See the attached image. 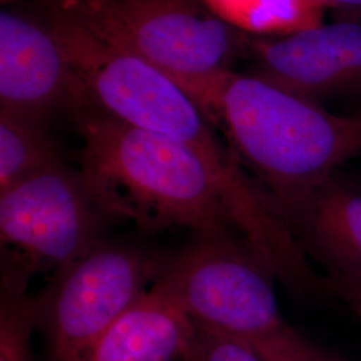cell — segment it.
I'll list each match as a JSON object with an SVG mask.
<instances>
[{
    "mask_svg": "<svg viewBox=\"0 0 361 361\" xmlns=\"http://www.w3.org/2000/svg\"><path fill=\"white\" fill-rule=\"evenodd\" d=\"M195 328L154 284L109 326L86 361H180Z\"/></svg>",
    "mask_w": 361,
    "mask_h": 361,
    "instance_id": "cell-10",
    "label": "cell"
},
{
    "mask_svg": "<svg viewBox=\"0 0 361 361\" xmlns=\"http://www.w3.org/2000/svg\"><path fill=\"white\" fill-rule=\"evenodd\" d=\"M188 95L225 134L285 224L336 169L361 154V113L336 116L253 74L207 78Z\"/></svg>",
    "mask_w": 361,
    "mask_h": 361,
    "instance_id": "cell-1",
    "label": "cell"
},
{
    "mask_svg": "<svg viewBox=\"0 0 361 361\" xmlns=\"http://www.w3.org/2000/svg\"><path fill=\"white\" fill-rule=\"evenodd\" d=\"M165 258L104 240L54 271L51 283L35 297L51 361L87 360L109 326L155 284Z\"/></svg>",
    "mask_w": 361,
    "mask_h": 361,
    "instance_id": "cell-7",
    "label": "cell"
},
{
    "mask_svg": "<svg viewBox=\"0 0 361 361\" xmlns=\"http://www.w3.org/2000/svg\"><path fill=\"white\" fill-rule=\"evenodd\" d=\"M83 26L141 56L188 91L232 71L249 52L247 34L200 0H51Z\"/></svg>",
    "mask_w": 361,
    "mask_h": 361,
    "instance_id": "cell-4",
    "label": "cell"
},
{
    "mask_svg": "<svg viewBox=\"0 0 361 361\" xmlns=\"http://www.w3.org/2000/svg\"><path fill=\"white\" fill-rule=\"evenodd\" d=\"M349 300L353 304L355 310L361 314V285H347Z\"/></svg>",
    "mask_w": 361,
    "mask_h": 361,
    "instance_id": "cell-18",
    "label": "cell"
},
{
    "mask_svg": "<svg viewBox=\"0 0 361 361\" xmlns=\"http://www.w3.org/2000/svg\"><path fill=\"white\" fill-rule=\"evenodd\" d=\"M110 219L65 162L0 193L1 290L26 293L35 274L82 257L104 241Z\"/></svg>",
    "mask_w": 361,
    "mask_h": 361,
    "instance_id": "cell-5",
    "label": "cell"
},
{
    "mask_svg": "<svg viewBox=\"0 0 361 361\" xmlns=\"http://www.w3.org/2000/svg\"><path fill=\"white\" fill-rule=\"evenodd\" d=\"M38 326L35 297L1 290L0 361H31V336Z\"/></svg>",
    "mask_w": 361,
    "mask_h": 361,
    "instance_id": "cell-14",
    "label": "cell"
},
{
    "mask_svg": "<svg viewBox=\"0 0 361 361\" xmlns=\"http://www.w3.org/2000/svg\"><path fill=\"white\" fill-rule=\"evenodd\" d=\"M325 8H334L345 18L361 19V0H320Z\"/></svg>",
    "mask_w": 361,
    "mask_h": 361,
    "instance_id": "cell-17",
    "label": "cell"
},
{
    "mask_svg": "<svg viewBox=\"0 0 361 361\" xmlns=\"http://www.w3.org/2000/svg\"><path fill=\"white\" fill-rule=\"evenodd\" d=\"M228 25L264 38L284 37L323 22L320 0H200Z\"/></svg>",
    "mask_w": 361,
    "mask_h": 361,
    "instance_id": "cell-12",
    "label": "cell"
},
{
    "mask_svg": "<svg viewBox=\"0 0 361 361\" xmlns=\"http://www.w3.org/2000/svg\"><path fill=\"white\" fill-rule=\"evenodd\" d=\"M68 113L83 140L79 170L110 219L152 232L241 234L219 174L192 146L89 107Z\"/></svg>",
    "mask_w": 361,
    "mask_h": 361,
    "instance_id": "cell-2",
    "label": "cell"
},
{
    "mask_svg": "<svg viewBox=\"0 0 361 361\" xmlns=\"http://www.w3.org/2000/svg\"><path fill=\"white\" fill-rule=\"evenodd\" d=\"M193 341L180 361H264L245 340L195 324Z\"/></svg>",
    "mask_w": 361,
    "mask_h": 361,
    "instance_id": "cell-15",
    "label": "cell"
},
{
    "mask_svg": "<svg viewBox=\"0 0 361 361\" xmlns=\"http://www.w3.org/2000/svg\"><path fill=\"white\" fill-rule=\"evenodd\" d=\"M246 343L257 350L264 361H336L288 325Z\"/></svg>",
    "mask_w": 361,
    "mask_h": 361,
    "instance_id": "cell-16",
    "label": "cell"
},
{
    "mask_svg": "<svg viewBox=\"0 0 361 361\" xmlns=\"http://www.w3.org/2000/svg\"><path fill=\"white\" fill-rule=\"evenodd\" d=\"M75 77L49 20L0 13V111L46 122L71 109Z\"/></svg>",
    "mask_w": 361,
    "mask_h": 361,
    "instance_id": "cell-9",
    "label": "cell"
},
{
    "mask_svg": "<svg viewBox=\"0 0 361 361\" xmlns=\"http://www.w3.org/2000/svg\"><path fill=\"white\" fill-rule=\"evenodd\" d=\"M61 162L46 122L0 111V193Z\"/></svg>",
    "mask_w": 361,
    "mask_h": 361,
    "instance_id": "cell-13",
    "label": "cell"
},
{
    "mask_svg": "<svg viewBox=\"0 0 361 361\" xmlns=\"http://www.w3.org/2000/svg\"><path fill=\"white\" fill-rule=\"evenodd\" d=\"M253 75L298 97L323 98L361 90V19L345 18L284 37L255 39Z\"/></svg>",
    "mask_w": 361,
    "mask_h": 361,
    "instance_id": "cell-8",
    "label": "cell"
},
{
    "mask_svg": "<svg viewBox=\"0 0 361 361\" xmlns=\"http://www.w3.org/2000/svg\"><path fill=\"white\" fill-rule=\"evenodd\" d=\"M286 226L326 258L347 285H361L360 193L331 180L286 219Z\"/></svg>",
    "mask_w": 361,
    "mask_h": 361,
    "instance_id": "cell-11",
    "label": "cell"
},
{
    "mask_svg": "<svg viewBox=\"0 0 361 361\" xmlns=\"http://www.w3.org/2000/svg\"><path fill=\"white\" fill-rule=\"evenodd\" d=\"M43 16L75 77L71 109L89 107L130 126L188 143L210 164L228 157V147L219 142L200 107L165 73L101 38L51 0Z\"/></svg>",
    "mask_w": 361,
    "mask_h": 361,
    "instance_id": "cell-3",
    "label": "cell"
},
{
    "mask_svg": "<svg viewBox=\"0 0 361 361\" xmlns=\"http://www.w3.org/2000/svg\"><path fill=\"white\" fill-rule=\"evenodd\" d=\"M273 277L241 234H202L166 256L155 284L194 324L253 341L286 325Z\"/></svg>",
    "mask_w": 361,
    "mask_h": 361,
    "instance_id": "cell-6",
    "label": "cell"
}]
</instances>
